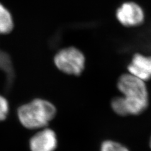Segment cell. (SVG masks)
Returning <instances> with one entry per match:
<instances>
[{
    "label": "cell",
    "mask_w": 151,
    "mask_h": 151,
    "mask_svg": "<svg viewBox=\"0 0 151 151\" xmlns=\"http://www.w3.org/2000/svg\"><path fill=\"white\" fill-rule=\"evenodd\" d=\"M0 67L4 70H6V73L9 75L12 74V64L11 61L8 55L5 53H3L0 51Z\"/></svg>",
    "instance_id": "30bf717a"
},
{
    "label": "cell",
    "mask_w": 151,
    "mask_h": 151,
    "mask_svg": "<svg viewBox=\"0 0 151 151\" xmlns=\"http://www.w3.org/2000/svg\"><path fill=\"white\" fill-rule=\"evenodd\" d=\"M111 106L113 111L118 115H120V116L128 115L122 96L116 97L114 99H113L111 103Z\"/></svg>",
    "instance_id": "9c48e42d"
},
{
    "label": "cell",
    "mask_w": 151,
    "mask_h": 151,
    "mask_svg": "<svg viewBox=\"0 0 151 151\" xmlns=\"http://www.w3.org/2000/svg\"><path fill=\"white\" fill-rule=\"evenodd\" d=\"M54 63L60 71L69 75L79 76L85 67V58L75 47L60 50L54 57Z\"/></svg>",
    "instance_id": "3957f363"
},
{
    "label": "cell",
    "mask_w": 151,
    "mask_h": 151,
    "mask_svg": "<svg viewBox=\"0 0 151 151\" xmlns=\"http://www.w3.org/2000/svg\"><path fill=\"white\" fill-rule=\"evenodd\" d=\"M130 74L144 81L151 79V56L135 54L127 67Z\"/></svg>",
    "instance_id": "8992f818"
},
{
    "label": "cell",
    "mask_w": 151,
    "mask_h": 151,
    "mask_svg": "<svg viewBox=\"0 0 151 151\" xmlns=\"http://www.w3.org/2000/svg\"><path fill=\"white\" fill-rule=\"evenodd\" d=\"M117 20L122 25L127 27L141 25L144 20V13L142 8L135 3L127 2L117 9Z\"/></svg>",
    "instance_id": "277c9868"
},
{
    "label": "cell",
    "mask_w": 151,
    "mask_h": 151,
    "mask_svg": "<svg viewBox=\"0 0 151 151\" xmlns=\"http://www.w3.org/2000/svg\"><path fill=\"white\" fill-rule=\"evenodd\" d=\"M13 27V20L10 12L0 3V34H9Z\"/></svg>",
    "instance_id": "52a82bcc"
},
{
    "label": "cell",
    "mask_w": 151,
    "mask_h": 151,
    "mask_svg": "<svg viewBox=\"0 0 151 151\" xmlns=\"http://www.w3.org/2000/svg\"><path fill=\"white\" fill-rule=\"evenodd\" d=\"M149 147L151 149V136H150V140H149Z\"/></svg>",
    "instance_id": "7c38bea8"
},
{
    "label": "cell",
    "mask_w": 151,
    "mask_h": 151,
    "mask_svg": "<svg viewBox=\"0 0 151 151\" xmlns=\"http://www.w3.org/2000/svg\"><path fill=\"white\" fill-rule=\"evenodd\" d=\"M100 151H130L129 149L119 142L112 140H104L101 144Z\"/></svg>",
    "instance_id": "ba28073f"
},
{
    "label": "cell",
    "mask_w": 151,
    "mask_h": 151,
    "mask_svg": "<svg viewBox=\"0 0 151 151\" xmlns=\"http://www.w3.org/2000/svg\"><path fill=\"white\" fill-rule=\"evenodd\" d=\"M145 81L130 73L120 77L117 87L123 94L128 115H139L149 106V94Z\"/></svg>",
    "instance_id": "6da1fadb"
},
{
    "label": "cell",
    "mask_w": 151,
    "mask_h": 151,
    "mask_svg": "<svg viewBox=\"0 0 151 151\" xmlns=\"http://www.w3.org/2000/svg\"><path fill=\"white\" fill-rule=\"evenodd\" d=\"M56 135L51 129H45L38 132L30 139L32 151H54L57 147Z\"/></svg>",
    "instance_id": "5b68a950"
},
{
    "label": "cell",
    "mask_w": 151,
    "mask_h": 151,
    "mask_svg": "<svg viewBox=\"0 0 151 151\" xmlns=\"http://www.w3.org/2000/svg\"><path fill=\"white\" fill-rule=\"evenodd\" d=\"M56 113V109L50 102L35 99L18 110V116L21 124L29 129H35L48 125Z\"/></svg>",
    "instance_id": "7a4b0ae2"
},
{
    "label": "cell",
    "mask_w": 151,
    "mask_h": 151,
    "mask_svg": "<svg viewBox=\"0 0 151 151\" xmlns=\"http://www.w3.org/2000/svg\"><path fill=\"white\" fill-rule=\"evenodd\" d=\"M9 111L8 102L6 98L0 95V121L6 118Z\"/></svg>",
    "instance_id": "8fae6325"
}]
</instances>
